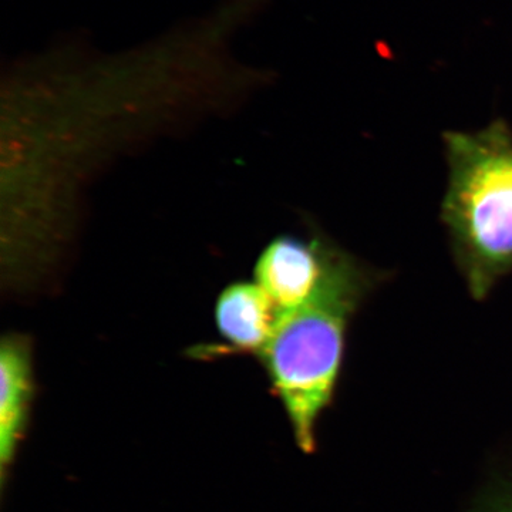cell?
Listing matches in <instances>:
<instances>
[{
  "mask_svg": "<svg viewBox=\"0 0 512 512\" xmlns=\"http://www.w3.org/2000/svg\"><path fill=\"white\" fill-rule=\"evenodd\" d=\"M377 274L329 242L325 272L305 305L285 316L259 355L303 453L316 448V424L338 387L353 316Z\"/></svg>",
  "mask_w": 512,
  "mask_h": 512,
  "instance_id": "cell-1",
  "label": "cell"
},
{
  "mask_svg": "<svg viewBox=\"0 0 512 512\" xmlns=\"http://www.w3.org/2000/svg\"><path fill=\"white\" fill-rule=\"evenodd\" d=\"M447 187L441 221L470 295L484 301L512 272V130L495 120L443 137Z\"/></svg>",
  "mask_w": 512,
  "mask_h": 512,
  "instance_id": "cell-2",
  "label": "cell"
},
{
  "mask_svg": "<svg viewBox=\"0 0 512 512\" xmlns=\"http://www.w3.org/2000/svg\"><path fill=\"white\" fill-rule=\"evenodd\" d=\"M328 239L276 238L259 255L255 282L282 316L291 315L311 299L325 272Z\"/></svg>",
  "mask_w": 512,
  "mask_h": 512,
  "instance_id": "cell-3",
  "label": "cell"
},
{
  "mask_svg": "<svg viewBox=\"0 0 512 512\" xmlns=\"http://www.w3.org/2000/svg\"><path fill=\"white\" fill-rule=\"evenodd\" d=\"M35 400L32 346L19 335L5 336L0 346V484L6 488L10 468L30 423Z\"/></svg>",
  "mask_w": 512,
  "mask_h": 512,
  "instance_id": "cell-4",
  "label": "cell"
},
{
  "mask_svg": "<svg viewBox=\"0 0 512 512\" xmlns=\"http://www.w3.org/2000/svg\"><path fill=\"white\" fill-rule=\"evenodd\" d=\"M281 320L274 303L256 282L228 285L215 305L218 332L228 343L225 352L261 355Z\"/></svg>",
  "mask_w": 512,
  "mask_h": 512,
  "instance_id": "cell-5",
  "label": "cell"
},
{
  "mask_svg": "<svg viewBox=\"0 0 512 512\" xmlns=\"http://www.w3.org/2000/svg\"><path fill=\"white\" fill-rule=\"evenodd\" d=\"M481 512H512V491L493 498Z\"/></svg>",
  "mask_w": 512,
  "mask_h": 512,
  "instance_id": "cell-6",
  "label": "cell"
}]
</instances>
